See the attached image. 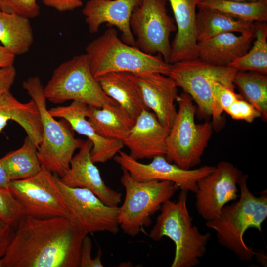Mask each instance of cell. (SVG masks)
<instances>
[{"label": "cell", "instance_id": "cell-1", "mask_svg": "<svg viewBox=\"0 0 267 267\" xmlns=\"http://www.w3.org/2000/svg\"><path fill=\"white\" fill-rule=\"evenodd\" d=\"M87 235L66 217L24 215L0 267H79Z\"/></svg>", "mask_w": 267, "mask_h": 267}, {"label": "cell", "instance_id": "cell-2", "mask_svg": "<svg viewBox=\"0 0 267 267\" xmlns=\"http://www.w3.org/2000/svg\"><path fill=\"white\" fill-rule=\"evenodd\" d=\"M248 178L243 174L238 182L237 200L224 206L218 218L206 222V226L216 232L218 243L245 262L251 261L255 252L245 243L244 234L250 228L261 233L267 217V190L256 196L248 187Z\"/></svg>", "mask_w": 267, "mask_h": 267}, {"label": "cell", "instance_id": "cell-3", "mask_svg": "<svg viewBox=\"0 0 267 267\" xmlns=\"http://www.w3.org/2000/svg\"><path fill=\"white\" fill-rule=\"evenodd\" d=\"M187 192L180 190L177 201L165 202L149 237L159 241L164 236L170 238L175 245V256L171 267H194L207 252L211 235L201 233L193 225V217L187 208Z\"/></svg>", "mask_w": 267, "mask_h": 267}, {"label": "cell", "instance_id": "cell-4", "mask_svg": "<svg viewBox=\"0 0 267 267\" xmlns=\"http://www.w3.org/2000/svg\"><path fill=\"white\" fill-rule=\"evenodd\" d=\"M90 71L95 78L112 72H157L168 76L172 64L158 55L145 53L128 45L109 28L91 41L85 49Z\"/></svg>", "mask_w": 267, "mask_h": 267}, {"label": "cell", "instance_id": "cell-5", "mask_svg": "<svg viewBox=\"0 0 267 267\" xmlns=\"http://www.w3.org/2000/svg\"><path fill=\"white\" fill-rule=\"evenodd\" d=\"M22 87L37 104L41 116L42 140L37 149L40 163L61 177L69 169L75 151L85 140L75 137L73 130L66 121H57L49 113L44 88L38 77L28 78L23 82Z\"/></svg>", "mask_w": 267, "mask_h": 267}, {"label": "cell", "instance_id": "cell-6", "mask_svg": "<svg viewBox=\"0 0 267 267\" xmlns=\"http://www.w3.org/2000/svg\"><path fill=\"white\" fill-rule=\"evenodd\" d=\"M122 170L120 181L125 188V196L119 207L118 221L125 234L135 237L143 227L150 225L153 215L179 189L169 181H137L127 170Z\"/></svg>", "mask_w": 267, "mask_h": 267}, {"label": "cell", "instance_id": "cell-7", "mask_svg": "<svg viewBox=\"0 0 267 267\" xmlns=\"http://www.w3.org/2000/svg\"><path fill=\"white\" fill-rule=\"evenodd\" d=\"M178 110L166 140L165 158L179 168L189 170L200 163L213 132L212 123L195 122L196 106L187 93L178 95Z\"/></svg>", "mask_w": 267, "mask_h": 267}, {"label": "cell", "instance_id": "cell-8", "mask_svg": "<svg viewBox=\"0 0 267 267\" xmlns=\"http://www.w3.org/2000/svg\"><path fill=\"white\" fill-rule=\"evenodd\" d=\"M44 90L46 99L55 104L73 100L99 108L118 104L103 91L90 71L85 54L60 64Z\"/></svg>", "mask_w": 267, "mask_h": 267}, {"label": "cell", "instance_id": "cell-9", "mask_svg": "<svg viewBox=\"0 0 267 267\" xmlns=\"http://www.w3.org/2000/svg\"><path fill=\"white\" fill-rule=\"evenodd\" d=\"M237 71L231 66L214 65L196 58L172 64L168 76L194 101L199 117L206 119L211 116L214 83L235 89L233 80Z\"/></svg>", "mask_w": 267, "mask_h": 267}, {"label": "cell", "instance_id": "cell-10", "mask_svg": "<svg viewBox=\"0 0 267 267\" xmlns=\"http://www.w3.org/2000/svg\"><path fill=\"white\" fill-rule=\"evenodd\" d=\"M167 1L141 0L132 14L130 25L136 47L148 54L158 53L170 63V37L177 26L174 19L168 14Z\"/></svg>", "mask_w": 267, "mask_h": 267}, {"label": "cell", "instance_id": "cell-11", "mask_svg": "<svg viewBox=\"0 0 267 267\" xmlns=\"http://www.w3.org/2000/svg\"><path fill=\"white\" fill-rule=\"evenodd\" d=\"M9 189L26 215L40 219L68 218V208L57 177L43 166L31 177L11 181Z\"/></svg>", "mask_w": 267, "mask_h": 267}, {"label": "cell", "instance_id": "cell-12", "mask_svg": "<svg viewBox=\"0 0 267 267\" xmlns=\"http://www.w3.org/2000/svg\"><path fill=\"white\" fill-rule=\"evenodd\" d=\"M57 180L69 212L68 219L79 229L89 233L107 232L117 234L119 207L105 205L88 189L71 187Z\"/></svg>", "mask_w": 267, "mask_h": 267}, {"label": "cell", "instance_id": "cell-13", "mask_svg": "<svg viewBox=\"0 0 267 267\" xmlns=\"http://www.w3.org/2000/svg\"><path fill=\"white\" fill-rule=\"evenodd\" d=\"M242 175L232 163L221 161L212 172L198 181L195 206L203 219H216L224 206L238 198L237 185Z\"/></svg>", "mask_w": 267, "mask_h": 267}, {"label": "cell", "instance_id": "cell-14", "mask_svg": "<svg viewBox=\"0 0 267 267\" xmlns=\"http://www.w3.org/2000/svg\"><path fill=\"white\" fill-rule=\"evenodd\" d=\"M113 158L121 169L127 170L137 181H169L180 190L194 194L197 189L198 181L212 172L215 167L205 165L195 169L185 170L168 161L165 156H156L149 164H143L121 150Z\"/></svg>", "mask_w": 267, "mask_h": 267}, {"label": "cell", "instance_id": "cell-15", "mask_svg": "<svg viewBox=\"0 0 267 267\" xmlns=\"http://www.w3.org/2000/svg\"><path fill=\"white\" fill-rule=\"evenodd\" d=\"M92 146L89 139L86 140L72 158L69 169L59 179L68 186L89 189L108 206L118 207L121 202L122 194L108 187L103 180L91 159Z\"/></svg>", "mask_w": 267, "mask_h": 267}, {"label": "cell", "instance_id": "cell-16", "mask_svg": "<svg viewBox=\"0 0 267 267\" xmlns=\"http://www.w3.org/2000/svg\"><path fill=\"white\" fill-rule=\"evenodd\" d=\"M131 74L147 108L170 130L177 114L174 102L178 96V87L175 81L169 76L157 72Z\"/></svg>", "mask_w": 267, "mask_h": 267}, {"label": "cell", "instance_id": "cell-17", "mask_svg": "<svg viewBox=\"0 0 267 267\" xmlns=\"http://www.w3.org/2000/svg\"><path fill=\"white\" fill-rule=\"evenodd\" d=\"M141 0H88L82 13L89 31L98 32L100 25L107 23L121 32L122 40L135 46V39L132 32L130 20L134 8Z\"/></svg>", "mask_w": 267, "mask_h": 267}, {"label": "cell", "instance_id": "cell-18", "mask_svg": "<svg viewBox=\"0 0 267 267\" xmlns=\"http://www.w3.org/2000/svg\"><path fill=\"white\" fill-rule=\"evenodd\" d=\"M169 130L158 121L154 113L143 110L136 118L124 145L135 160L165 156Z\"/></svg>", "mask_w": 267, "mask_h": 267}, {"label": "cell", "instance_id": "cell-19", "mask_svg": "<svg viewBox=\"0 0 267 267\" xmlns=\"http://www.w3.org/2000/svg\"><path fill=\"white\" fill-rule=\"evenodd\" d=\"M87 107L83 103L73 101L69 105L52 108L48 111L53 117L64 119L73 130L92 142L91 157L94 163H105L113 158L124 145L122 141L105 138L96 132L86 119Z\"/></svg>", "mask_w": 267, "mask_h": 267}, {"label": "cell", "instance_id": "cell-20", "mask_svg": "<svg viewBox=\"0 0 267 267\" xmlns=\"http://www.w3.org/2000/svg\"><path fill=\"white\" fill-rule=\"evenodd\" d=\"M203 0H167L171 7L177 33L171 44L169 63L198 58L195 28L196 9Z\"/></svg>", "mask_w": 267, "mask_h": 267}, {"label": "cell", "instance_id": "cell-21", "mask_svg": "<svg viewBox=\"0 0 267 267\" xmlns=\"http://www.w3.org/2000/svg\"><path fill=\"white\" fill-rule=\"evenodd\" d=\"M254 37V32L239 36L227 32L198 41V58L214 65L229 66L249 51Z\"/></svg>", "mask_w": 267, "mask_h": 267}, {"label": "cell", "instance_id": "cell-22", "mask_svg": "<svg viewBox=\"0 0 267 267\" xmlns=\"http://www.w3.org/2000/svg\"><path fill=\"white\" fill-rule=\"evenodd\" d=\"M9 120L18 124L27 136L39 147L42 140L43 125L39 108L31 99L22 103L16 99L10 90L0 96V133Z\"/></svg>", "mask_w": 267, "mask_h": 267}, {"label": "cell", "instance_id": "cell-23", "mask_svg": "<svg viewBox=\"0 0 267 267\" xmlns=\"http://www.w3.org/2000/svg\"><path fill=\"white\" fill-rule=\"evenodd\" d=\"M96 80L104 92L135 120L143 110H149L131 73H109L99 76Z\"/></svg>", "mask_w": 267, "mask_h": 267}, {"label": "cell", "instance_id": "cell-24", "mask_svg": "<svg viewBox=\"0 0 267 267\" xmlns=\"http://www.w3.org/2000/svg\"><path fill=\"white\" fill-rule=\"evenodd\" d=\"M87 117L99 135L123 142L136 120L123 111L118 104L101 108L88 105Z\"/></svg>", "mask_w": 267, "mask_h": 267}, {"label": "cell", "instance_id": "cell-25", "mask_svg": "<svg viewBox=\"0 0 267 267\" xmlns=\"http://www.w3.org/2000/svg\"><path fill=\"white\" fill-rule=\"evenodd\" d=\"M195 34L197 42L227 32L254 33V22L235 19L213 10L198 7Z\"/></svg>", "mask_w": 267, "mask_h": 267}, {"label": "cell", "instance_id": "cell-26", "mask_svg": "<svg viewBox=\"0 0 267 267\" xmlns=\"http://www.w3.org/2000/svg\"><path fill=\"white\" fill-rule=\"evenodd\" d=\"M0 41L15 55L27 53L34 42L30 19L0 10Z\"/></svg>", "mask_w": 267, "mask_h": 267}, {"label": "cell", "instance_id": "cell-27", "mask_svg": "<svg viewBox=\"0 0 267 267\" xmlns=\"http://www.w3.org/2000/svg\"><path fill=\"white\" fill-rule=\"evenodd\" d=\"M37 147L27 136L22 146L1 158L11 181L24 179L36 174L42 165L37 155Z\"/></svg>", "mask_w": 267, "mask_h": 267}, {"label": "cell", "instance_id": "cell-28", "mask_svg": "<svg viewBox=\"0 0 267 267\" xmlns=\"http://www.w3.org/2000/svg\"><path fill=\"white\" fill-rule=\"evenodd\" d=\"M198 7L213 10L228 16L251 22L267 21V1H235L203 0Z\"/></svg>", "mask_w": 267, "mask_h": 267}, {"label": "cell", "instance_id": "cell-29", "mask_svg": "<svg viewBox=\"0 0 267 267\" xmlns=\"http://www.w3.org/2000/svg\"><path fill=\"white\" fill-rule=\"evenodd\" d=\"M243 98L253 106L265 121L267 119V76L255 71H240L233 80Z\"/></svg>", "mask_w": 267, "mask_h": 267}, {"label": "cell", "instance_id": "cell-30", "mask_svg": "<svg viewBox=\"0 0 267 267\" xmlns=\"http://www.w3.org/2000/svg\"><path fill=\"white\" fill-rule=\"evenodd\" d=\"M254 26L255 40L252 48L229 66L237 71H255L267 75V24L266 22H254Z\"/></svg>", "mask_w": 267, "mask_h": 267}, {"label": "cell", "instance_id": "cell-31", "mask_svg": "<svg viewBox=\"0 0 267 267\" xmlns=\"http://www.w3.org/2000/svg\"><path fill=\"white\" fill-rule=\"evenodd\" d=\"M241 98H243L242 96L235 92L234 88L226 86L219 82L214 83L210 107L213 118V128L218 130L221 128L223 123L222 113L234 101Z\"/></svg>", "mask_w": 267, "mask_h": 267}, {"label": "cell", "instance_id": "cell-32", "mask_svg": "<svg viewBox=\"0 0 267 267\" xmlns=\"http://www.w3.org/2000/svg\"><path fill=\"white\" fill-rule=\"evenodd\" d=\"M24 215L21 205L9 189L0 187V219L16 229Z\"/></svg>", "mask_w": 267, "mask_h": 267}, {"label": "cell", "instance_id": "cell-33", "mask_svg": "<svg viewBox=\"0 0 267 267\" xmlns=\"http://www.w3.org/2000/svg\"><path fill=\"white\" fill-rule=\"evenodd\" d=\"M0 10L29 19L36 18L40 14L36 0H0Z\"/></svg>", "mask_w": 267, "mask_h": 267}, {"label": "cell", "instance_id": "cell-34", "mask_svg": "<svg viewBox=\"0 0 267 267\" xmlns=\"http://www.w3.org/2000/svg\"><path fill=\"white\" fill-rule=\"evenodd\" d=\"M224 111L233 119L244 120L248 123L261 117L260 113L242 98L236 99Z\"/></svg>", "mask_w": 267, "mask_h": 267}, {"label": "cell", "instance_id": "cell-35", "mask_svg": "<svg viewBox=\"0 0 267 267\" xmlns=\"http://www.w3.org/2000/svg\"><path fill=\"white\" fill-rule=\"evenodd\" d=\"M92 242L87 235L84 237L81 249L80 267H103L101 261L102 251L99 250L97 256L92 259L91 251Z\"/></svg>", "mask_w": 267, "mask_h": 267}, {"label": "cell", "instance_id": "cell-36", "mask_svg": "<svg viewBox=\"0 0 267 267\" xmlns=\"http://www.w3.org/2000/svg\"><path fill=\"white\" fill-rule=\"evenodd\" d=\"M16 229L0 219V259L5 254Z\"/></svg>", "mask_w": 267, "mask_h": 267}, {"label": "cell", "instance_id": "cell-37", "mask_svg": "<svg viewBox=\"0 0 267 267\" xmlns=\"http://www.w3.org/2000/svg\"><path fill=\"white\" fill-rule=\"evenodd\" d=\"M46 6L59 12L72 11L83 5L81 0H42Z\"/></svg>", "mask_w": 267, "mask_h": 267}, {"label": "cell", "instance_id": "cell-38", "mask_svg": "<svg viewBox=\"0 0 267 267\" xmlns=\"http://www.w3.org/2000/svg\"><path fill=\"white\" fill-rule=\"evenodd\" d=\"M16 74L13 65L0 68V96L9 91Z\"/></svg>", "mask_w": 267, "mask_h": 267}, {"label": "cell", "instance_id": "cell-39", "mask_svg": "<svg viewBox=\"0 0 267 267\" xmlns=\"http://www.w3.org/2000/svg\"><path fill=\"white\" fill-rule=\"evenodd\" d=\"M15 55L0 45V68L13 65Z\"/></svg>", "mask_w": 267, "mask_h": 267}, {"label": "cell", "instance_id": "cell-40", "mask_svg": "<svg viewBox=\"0 0 267 267\" xmlns=\"http://www.w3.org/2000/svg\"><path fill=\"white\" fill-rule=\"evenodd\" d=\"M11 181L3 166L1 159L0 158V187L9 189Z\"/></svg>", "mask_w": 267, "mask_h": 267}, {"label": "cell", "instance_id": "cell-41", "mask_svg": "<svg viewBox=\"0 0 267 267\" xmlns=\"http://www.w3.org/2000/svg\"><path fill=\"white\" fill-rule=\"evenodd\" d=\"M230 1H257V0H227Z\"/></svg>", "mask_w": 267, "mask_h": 267}]
</instances>
